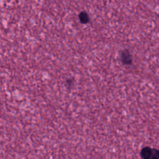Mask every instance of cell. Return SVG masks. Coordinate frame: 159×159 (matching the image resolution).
I'll use <instances>...</instances> for the list:
<instances>
[{
	"mask_svg": "<svg viewBox=\"0 0 159 159\" xmlns=\"http://www.w3.org/2000/svg\"><path fill=\"white\" fill-rule=\"evenodd\" d=\"M152 155V150L149 147L144 148L141 152V155L144 159H150Z\"/></svg>",
	"mask_w": 159,
	"mask_h": 159,
	"instance_id": "3",
	"label": "cell"
},
{
	"mask_svg": "<svg viewBox=\"0 0 159 159\" xmlns=\"http://www.w3.org/2000/svg\"><path fill=\"white\" fill-rule=\"evenodd\" d=\"M152 159H158V158L157 157H154Z\"/></svg>",
	"mask_w": 159,
	"mask_h": 159,
	"instance_id": "4",
	"label": "cell"
},
{
	"mask_svg": "<svg viewBox=\"0 0 159 159\" xmlns=\"http://www.w3.org/2000/svg\"><path fill=\"white\" fill-rule=\"evenodd\" d=\"M121 60L124 63L130 64L132 62V57L128 50H124L121 54Z\"/></svg>",
	"mask_w": 159,
	"mask_h": 159,
	"instance_id": "1",
	"label": "cell"
},
{
	"mask_svg": "<svg viewBox=\"0 0 159 159\" xmlns=\"http://www.w3.org/2000/svg\"><path fill=\"white\" fill-rule=\"evenodd\" d=\"M158 157H159V151H158Z\"/></svg>",
	"mask_w": 159,
	"mask_h": 159,
	"instance_id": "5",
	"label": "cell"
},
{
	"mask_svg": "<svg viewBox=\"0 0 159 159\" xmlns=\"http://www.w3.org/2000/svg\"><path fill=\"white\" fill-rule=\"evenodd\" d=\"M79 20L82 24H87L90 21V18L87 12L82 11L79 15Z\"/></svg>",
	"mask_w": 159,
	"mask_h": 159,
	"instance_id": "2",
	"label": "cell"
}]
</instances>
